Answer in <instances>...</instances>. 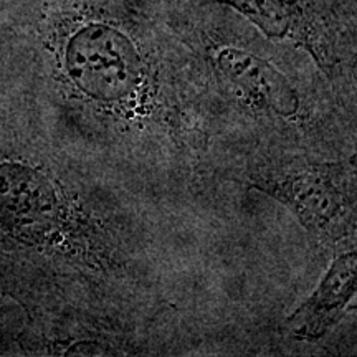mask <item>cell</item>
<instances>
[{"instance_id": "cell-3", "label": "cell", "mask_w": 357, "mask_h": 357, "mask_svg": "<svg viewBox=\"0 0 357 357\" xmlns=\"http://www.w3.org/2000/svg\"><path fill=\"white\" fill-rule=\"evenodd\" d=\"M213 63L223 78L278 116L291 118L300 109L296 89L265 58L238 47H222L213 53Z\"/></svg>"}, {"instance_id": "cell-6", "label": "cell", "mask_w": 357, "mask_h": 357, "mask_svg": "<svg viewBox=\"0 0 357 357\" xmlns=\"http://www.w3.org/2000/svg\"><path fill=\"white\" fill-rule=\"evenodd\" d=\"M234 7L271 38H296L301 10L294 0H217Z\"/></svg>"}, {"instance_id": "cell-5", "label": "cell", "mask_w": 357, "mask_h": 357, "mask_svg": "<svg viewBox=\"0 0 357 357\" xmlns=\"http://www.w3.org/2000/svg\"><path fill=\"white\" fill-rule=\"evenodd\" d=\"M288 200L314 231L337 235L346 211L341 194L321 174H303L288 185Z\"/></svg>"}, {"instance_id": "cell-2", "label": "cell", "mask_w": 357, "mask_h": 357, "mask_svg": "<svg viewBox=\"0 0 357 357\" xmlns=\"http://www.w3.org/2000/svg\"><path fill=\"white\" fill-rule=\"evenodd\" d=\"M58 199L42 174L22 164L0 166V223L24 240H38L53 229Z\"/></svg>"}, {"instance_id": "cell-1", "label": "cell", "mask_w": 357, "mask_h": 357, "mask_svg": "<svg viewBox=\"0 0 357 357\" xmlns=\"http://www.w3.org/2000/svg\"><path fill=\"white\" fill-rule=\"evenodd\" d=\"M65 70L86 96L121 101L139 88L142 56L131 35L108 20H88L71 32L65 45Z\"/></svg>"}, {"instance_id": "cell-4", "label": "cell", "mask_w": 357, "mask_h": 357, "mask_svg": "<svg viewBox=\"0 0 357 357\" xmlns=\"http://www.w3.org/2000/svg\"><path fill=\"white\" fill-rule=\"evenodd\" d=\"M357 288L356 252L334 260L307 301L288 319L289 333L300 341H316L328 334L349 305Z\"/></svg>"}]
</instances>
